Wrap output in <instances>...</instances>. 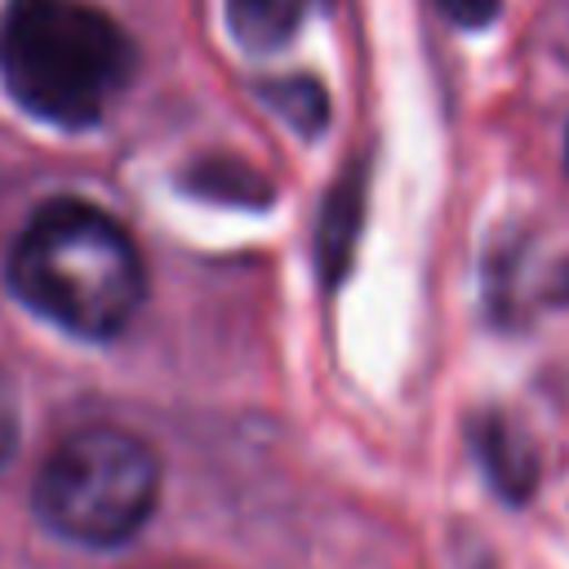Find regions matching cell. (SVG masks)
<instances>
[{
    "label": "cell",
    "mask_w": 569,
    "mask_h": 569,
    "mask_svg": "<svg viewBox=\"0 0 569 569\" xmlns=\"http://www.w3.org/2000/svg\"><path fill=\"white\" fill-rule=\"evenodd\" d=\"M307 4L311 0H227V27L249 53H271L298 31Z\"/></svg>",
    "instance_id": "277c9868"
},
{
    "label": "cell",
    "mask_w": 569,
    "mask_h": 569,
    "mask_svg": "<svg viewBox=\"0 0 569 569\" xmlns=\"http://www.w3.org/2000/svg\"><path fill=\"white\" fill-rule=\"evenodd\" d=\"M13 436H18V418H13V405H9V396H4V387H0V462H4V453L13 449Z\"/></svg>",
    "instance_id": "9c48e42d"
},
{
    "label": "cell",
    "mask_w": 569,
    "mask_h": 569,
    "mask_svg": "<svg viewBox=\"0 0 569 569\" xmlns=\"http://www.w3.org/2000/svg\"><path fill=\"white\" fill-rule=\"evenodd\" d=\"M262 98H267L280 116H289V124H298L307 138L320 133L325 120H329V98H325V89H320L311 76L267 80V84H262Z\"/></svg>",
    "instance_id": "8992f818"
},
{
    "label": "cell",
    "mask_w": 569,
    "mask_h": 569,
    "mask_svg": "<svg viewBox=\"0 0 569 569\" xmlns=\"http://www.w3.org/2000/svg\"><path fill=\"white\" fill-rule=\"evenodd\" d=\"M133 76V40L89 0H9L0 9V80L36 120L84 129Z\"/></svg>",
    "instance_id": "7a4b0ae2"
},
{
    "label": "cell",
    "mask_w": 569,
    "mask_h": 569,
    "mask_svg": "<svg viewBox=\"0 0 569 569\" xmlns=\"http://www.w3.org/2000/svg\"><path fill=\"white\" fill-rule=\"evenodd\" d=\"M565 156H569V147H565Z\"/></svg>",
    "instance_id": "30bf717a"
},
{
    "label": "cell",
    "mask_w": 569,
    "mask_h": 569,
    "mask_svg": "<svg viewBox=\"0 0 569 569\" xmlns=\"http://www.w3.org/2000/svg\"><path fill=\"white\" fill-rule=\"evenodd\" d=\"M9 280L27 307L80 338L120 333L147 289L129 231L84 200H53L31 213L13 244Z\"/></svg>",
    "instance_id": "6da1fadb"
},
{
    "label": "cell",
    "mask_w": 569,
    "mask_h": 569,
    "mask_svg": "<svg viewBox=\"0 0 569 569\" xmlns=\"http://www.w3.org/2000/svg\"><path fill=\"white\" fill-rule=\"evenodd\" d=\"M204 191L227 196V200H253V204H267V200H271V187H267L253 169H240V164H231V160L209 164V182H204Z\"/></svg>",
    "instance_id": "52a82bcc"
},
{
    "label": "cell",
    "mask_w": 569,
    "mask_h": 569,
    "mask_svg": "<svg viewBox=\"0 0 569 569\" xmlns=\"http://www.w3.org/2000/svg\"><path fill=\"white\" fill-rule=\"evenodd\" d=\"M476 449H480V458H485V467H489V476H493V485L502 489V493H511V498H525L529 489H533V453H529V445L507 427V418L502 413H489L485 418V427L476 431Z\"/></svg>",
    "instance_id": "5b68a950"
},
{
    "label": "cell",
    "mask_w": 569,
    "mask_h": 569,
    "mask_svg": "<svg viewBox=\"0 0 569 569\" xmlns=\"http://www.w3.org/2000/svg\"><path fill=\"white\" fill-rule=\"evenodd\" d=\"M436 4H440L445 18L458 22V27H485V22H493L498 9H502V0H436Z\"/></svg>",
    "instance_id": "ba28073f"
},
{
    "label": "cell",
    "mask_w": 569,
    "mask_h": 569,
    "mask_svg": "<svg viewBox=\"0 0 569 569\" xmlns=\"http://www.w3.org/2000/svg\"><path fill=\"white\" fill-rule=\"evenodd\" d=\"M160 493L156 453L120 427H84L67 436L36 480V511L49 529L84 547L133 538Z\"/></svg>",
    "instance_id": "3957f363"
}]
</instances>
